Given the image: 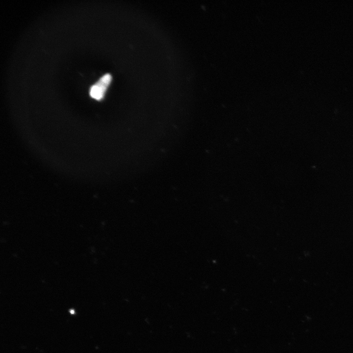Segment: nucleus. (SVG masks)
<instances>
[{
    "label": "nucleus",
    "instance_id": "1",
    "mask_svg": "<svg viewBox=\"0 0 353 353\" xmlns=\"http://www.w3.org/2000/svg\"><path fill=\"white\" fill-rule=\"evenodd\" d=\"M111 79L112 76L109 74H106L103 76L96 84L90 88V95L91 97L97 100L102 99Z\"/></svg>",
    "mask_w": 353,
    "mask_h": 353
}]
</instances>
